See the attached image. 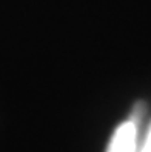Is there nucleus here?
Returning <instances> with one entry per match:
<instances>
[{
	"label": "nucleus",
	"mask_w": 151,
	"mask_h": 152,
	"mask_svg": "<svg viewBox=\"0 0 151 152\" xmlns=\"http://www.w3.org/2000/svg\"><path fill=\"white\" fill-rule=\"evenodd\" d=\"M144 111H134V117L120 123L113 132L106 152H137L139 137V118Z\"/></svg>",
	"instance_id": "obj_1"
},
{
	"label": "nucleus",
	"mask_w": 151,
	"mask_h": 152,
	"mask_svg": "<svg viewBox=\"0 0 151 152\" xmlns=\"http://www.w3.org/2000/svg\"><path fill=\"white\" fill-rule=\"evenodd\" d=\"M140 152H151V124L147 131V135H145V140L140 146Z\"/></svg>",
	"instance_id": "obj_2"
}]
</instances>
